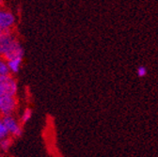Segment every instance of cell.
<instances>
[{
	"instance_id": "obj_11",
	"label": "cell",
	"mask_w": 158,
	"mask_h": 157,
	"mask_svg": "<svg viewBox=\"0 0 158 157\" xmlns=\"http://www.w3.org/2000/svg\"><path fill=\"white\" fill-rule=\"evenodd\" d=\"M8 134H9V133H8L7 129L5 128L2 121L0 120V141H1L2 139H4V138H6V137L8 136Z\"/></svg>"
},
{
	"instance_id": "obj_9",
	"label": "cell",
	"mask_w": 158,
	"mask_h": 157,
	"mask_svg": "<svg viewBox=\"0 0 158 157\" xmlns=\"http://www.w3.org/2000/svg\"><path fill=\"white\" fill-rule=\"evenodd\" d=\"M11 144H12L11 139L6 137V138H4L0 141V148H1V150H3V151H7L10 148Z\"/></svg>"
},
{
	"instance_id": "obj_6",
	"label": "cell",
	"mask_w": 158,
	"mask_h": 157,
	"mask_svg": "<svg viewBox=\"0 0 158 157\" xmlns=\"http://www.w3.org/2000/svg\"><path fill=\"white\" fill-rule=\"evenodd\" d=\"M17 89H18V86L13 78H11L10 81L6 83H0V97L4 95L15 97L17 93Z\"/></svg>"
},
{
	"instance_id": "obj_13",
	"label": "cell",
	"mask_w": 158,
	"mask_h": 157,
	"mask_svg": "<svg viewBox=\"0 0 158 157\" xmlns=\"http://www.w3.org/2000/svg\"><path fill=\"white\" fill-rule=\"evenodd\" d=\"M3 33H4V31H3V30H2L1 28H0V36H1V35H2Z\"/></svg>"
},
{
	"instance_id": "obj_1",
	"label": "cell",
	"mask_w": 158,
	"mask_h": 157,
	"mask_svg": "<svg viewBox=\"0 0 158 157\" xmlns=\"http://www.w3.org/2000/svg\"><path fill=\"white\" fill-rule=\"evenodd\" d=\"M17 105V102L15 97L4 95L0 97V113L4 117L11 116L13 111L15 110Z\"/></svg>"
},
{
	"instance_id": "obj_10",
	"label": "cell",
	"mask_w": 158,
	"mask_h": 157,
	"mask_svg": "<svg viewBox=\"0 0 158 157\" xmlns=\"http://www.w3.org/2000/svg\"><path fill=\"white\" fill-rule=\"evenodd\" d=\"M31 117H32V110H31L30 108H27V109L24 111V113H23V115H22V118H21L22 122H23V123L27 122L31 119Z\"/></svg>"
},
{
	"instance_id": "obj_7",
	"label": "cell",
	"mask_w": 158,
	"mask_h": 157,
	"mask_svg": "<svg viewBox=\"0 0 158 157\" xmlns=\"http://www.w3.org/2000/svg\"><path fill=\"white\" fill-rule=\"evenodd\" d=\"M22 61H23V58H13V60H8L7 64H8L10 72H13V73H17L20 71V67H21Z\"/></svg>"
},
{
	"instance_id": "obj_8",
	"label": "cell",
	"mask_w": 158,
	"mask_h": 157,
	"mask_svg": "<svg viewBox=\"0 0 158 157\" xmlns=\"http://www.w3.org/2000/svg\"><path fill=\"white\" fill-rule=\"evenodd\" d=\"M10 72L7 61L0 60V75H10Z\"/></svg>"
},
{
	"instance_id": "obj_12",
	"label": "cell",
	"mask_w": 158,
	"mask_h": 157,
	"mask_svg": "<svg viewBox=\"0 0 158 157\" xmlns=\"http://www.w3.org/2000/svg\"><path fill=\"white\" fill-rule=\"evenodd\" d=\"M11 76L10 75H0V83H6L11 79Z\"/></svg>"
},
{
	"instance_id": "obj_3",
	"label": "cell",
	"mask_w": 158,
	"mask_h": 157,
	"mask_svg": "<svg viewBox=\"0 0 158 157\" xmlns=\"http://www.w3.org/2000/svg\"><path fill=\"white\" fill-rule=\"evenodd\" d=\"M15 24V17L13 13L8 10L0 8V28L3 31L10 30Z\"/></svg>"
},
{
	"instance_id": "obj_2",
	"label": "cell",
	"mask_w": 158,
	"mask_h": 157,
	"mask_svg": "<svg viewBox=\"0 0 158 157\" xmlns=\"http://www.w3.org/2000/svg\"><path fill=\"white\" fill-rule=\"evenodd\" d=\"M5 128L7 129L8 133L11 134L14 136H21L23 130L21 126L19 125L17 121L15 120V118L12 116H5L3 117V119L1 120Z\"/></svg>"
},
{
	"instance_id": "obj_4",
	"label": "cell",
	"mask_w": 158,
	"mask_h": 157,
	"mask_svg": "<svg viewBox=\"0 0 158 157\" xmlns=\"http://www.w3.org/2000/svg\"><path fill=\"white\" fill-rule=\"evenodd\" d=\"M16 39L11 35L10 30H6L0 36V56H3L10 48Z\"/></svg>"
},
{
	"instance_id": "obj_5",
	"label": "cell",
	"mask_w": 158,
	"mask_h": 157,
	"mask_svg": "<svg viewBox=\"0 0 158 157\" xmlns=\"http://www.w3.org/2000/svg\"><path fill=\"white\" fill-rule=\"evenodd\" d=\"M24 53H25L24 48L19 43V42L17 40H15L14 43H12V45L10 46V48L8 50V52L3 56V57L7 61L13 60V58H23Z\"/></svg>"
}]
</instances>
